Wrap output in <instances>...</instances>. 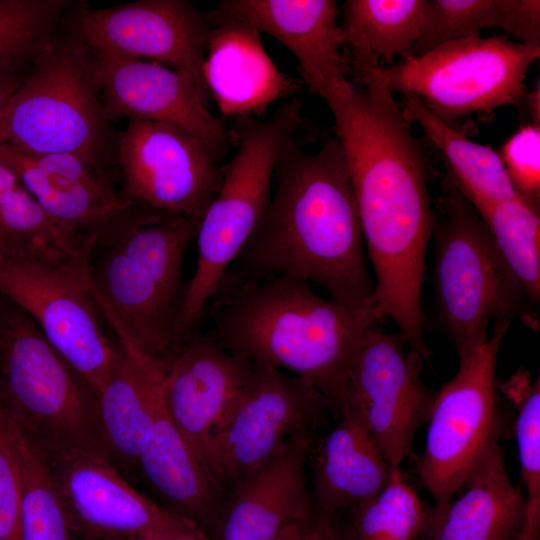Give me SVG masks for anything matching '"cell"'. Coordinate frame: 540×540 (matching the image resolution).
Instances as JSON below:
<instances>
[{"label": "cell", "instance_id": "1", "mask_svg": "<svg viewBox=\"0 0 540 540\" xmlns=\"http://www.w3.org/2000/svg\"><path fill=\"white\" fill-rule=\"evenodd\" d=\"M382 67L359 71L362 85L327 103L349 169L365 250L376 280L373 316L394 321L423 359L422 286L432 235L429 169L410 123L385 86Z\"/></svg>", "mask_w": 540, "mask_h": 540}, {"label": "cell", "instance_id": "2", "mask_svg": "<svg viewBox=\"0 0 540 540\" xmlns=\"http://www.w3.org/2000/svg\"><path fill=\"white\" fill-rule=\"evenodd\" d=\"M306 140L299 134L283 149L270 203L224 276L302 279L377 323L374 281L342 146L331 138L309 153Z\"/></svg>", "mask_w": 540, "mask_h": 540}, {"label": "cell", "instance_id": "3", "mask_svg": "<svg viewBox=\"0 0 540 540\" xmlns=\"http://www.w3.org/2000/svg\"><path fill=\"white\" fill-rule=\"evenodd\" d=\"M230 353L316 387L339 413L347 374L373 321L287 276H223L203 319Z\"/></svg>", "mask_w": 540, "mask_h": 540}, {"label": "cell", "instance_id": "4", "mask_svg": "<svg viewBox=\"0 0 540 540\" xmlns=\"http://www.w3.org/2000/svg\"><path fill=\"white\" fill-rule=\"evenodd\" d=\"M201 219L170 216L96 241L93 295L112 335L164 369L182 347L183 263Z\"/></svg>", "mask_w": 540, "mask_h": 540}, {"label": "cell", "instance_id": "5", "mask_svg": "<svg viewBox=\"0 0 540 540\" xmlns=\"http://www.w3.org/2000/svg\"><path fill=\"white\" fill-rule=\"evenodd\" d=\"M117 134L104 111L97 59L68 13L1 112L0 144L72 154L108 174L116 165Z\"/></svg>", "mask_w": 540, "mask_h": 540}, {"label": "cell", "instance_id": "6", "mask_svg": "<svg viewBox=\"0 0 540 540\" xmlns=\"http://www.w3.org/2000/svg\"><path fill=\"white\" fill-rule=\"evenodd\" d=\"M302 102L284 103L270 118L240 116L229 133L236 148L196 233L197 260L178 327L180 344L198 330L223 276L262 219L278 159L304 126Z\"/></svg>", "mask_w": 540, "mask_h": 540}, {"label": "cell", "instance_id": "7", "mask_svg": "<svg viewBox=\"0 0 540 540\" xmlns=\"http://www.w3.org/2000/svg\"><path fill=\"white\" fill-rule=\"evenodd\" d=\"M0 405L44 459L80 450L109 460L101 435L98 394L35 321L4 296Z\"/></svg>", "mask_w": 540, "mask_h": 540}, {"label": "cell", "instance_id": "8", "mask_svg": "<svg viewBox=\"0 0 540 540\" xmlns=\"http://www.w3.org/2000/svg\"><path fill=\"white\" fill-rule=\"evenodd\" d=\"M435 314L459 361L488 335L492 321L518 317L536 329L538 315L517 286L472 204L447 181L433 208Z\"/></svg>", "mask_w": 540, "mask_h": 540}, {"label": "cell", "instance_id": "9", "mask_svg": "<svg viewBox=\"0 0 540 540\" xmlns=\"http://www.w3.org/2000/svg\"><path fill=\"white\" fill-rule=\"evenodd\" d=\"M96 236L76 245L0 252V293L24 310L50 344L99 395L115 339L93 295Z\"/></svg>", "mask_w": 540, "mask_h": 540}, {"label": "cell", "instance_id": "10", "mask_svg": "<svg viewBox=\"0 0 540 540\" xmlns=\"http://www.w3.org/2000/svg\"><path fill=\"white\" fill-rule=\"evenodd\" d=\"M512 319L495 322L493 333L436 391L425 446L416 473L440 513L453 500L491 447L506 421L496 388L497 359Z\"/></svg>", "mask_w": 540, "mask_h": 540}, {"label": "cell", "instance_id": "11", "mask_svg": "<svg viewBox=\"0 0 540 540\" xmlns=\"http://www.w3.org/2000/svg\"><path fill=\"white\" fill-rule=\"evenodd\" d=\"M540 47L502 37H474L441 45L423 55H406L381 69L394 95L417 97L451 125L471 113L521 106L525 78Z\"/></svg>", "mask_w": 540, "mask_h": 540}, {"label": "cell", "instance_id": "12", "mask_svg": "<svg viewBox=\"0 0 540 540\" xmlns=\"http://www.w3.org/2000/svg\"><path fill=\"white\" fill-rule=\"evenodd\" d=\"M422 361L398 333L372 324L347 374L341 407L360 418L392 467L415 457L416 433L430 416L436 391L421 378Z\"/></svg>", "mask_w": 540, "mask_h": 540}, {"label": "cell", "instance_id": "13", "mask_svg": "<svg viewBox=\"0 0 540 540\" xmlns=\"http://www.w3.org/2000/svg\"><path fill=\"white\" fill-rule=\"evenodd\" d=\"M328 408L306 380L253 363L216 438L215 473L227 493L290 438L313 435Z\"/></svg>", "mask_w": 540, "mask_h": 540}, {"label": "cell", "instance_id": "14", "mask_svg": "<svg viewBox=\"0 0 540 540\" xmlns=\"http://www.w3.org/2000/svg\"><path fill=\"white\" fill-rule=\"evenodd\" d=\"M218 162L203 142L164 124L129 119L117 134L121 193L163 213L201 219L221 183Z\"/></svg>", "mask_w": 540, "mask_h": 540}, {"label": "cell", "instance_id": "15", "mask_svg": "<svg viewBox=\"0 0 540 540\" xmlns=\"http://www.w3.org/2000/svg\"><path fill=\"white\" fill-rule=\"evenodd\" d=\"M71 20L92 52L184 71L208 92L203 64L210 25L189 1L139 0L97 9L80 4Z\"/></svg>", "mask_w": 540, "mask_h": 540}, {"label": "cell", "instance_id": "16", "mask_svg": "<svg viewBox=\"0 0 540 540\" xmlns=\"http://www.w3.org/2000/svg\"><path fill=\"white\" fill-rule=\"evenodd\" d=\"M0 162L50 217L75 234L96 236V241L172 216L128 199L109 174L72 154H31L3 143Z\"/></svg>", "mask_w": 540, "mask_h": 540}, {"label": "cell", "instance_id": "17", "mask_svg": "<svg viewBox=\"0 0 540 540\" xmlns=\"http://www.w3.org/2000/svg\"><path fill=\"white\" fill-rule=\"evenodd\" d=\"M44 460L76 537L130 540L152 532L202 531L135 490L104 457L72 450Z\"/></svg>", "mask_w": 540, "mask_h": 540}, {"label": "cell", "instance_id": "18", "mask_svg": "<svg viewBox=\"0 0 540 540\" xmlns=\"http://www.w3.org/2000/svg\"><path fill=\"white\" fill-rule=\"evenodd\" d=\"M98 62L104 111L172 127L203 142L220 160L232 145L208 107L209 93L188 73L163 64L92 52Z\"/></svg>", "mask_w": 540, "mask_h": 540}, {"label": "cell", "instance_id": "19", "mask_svg": "<svg viewBox=\"0 0 540 540\" xmlns=\"http://www.w3.org/2000/svg\"><path fill=\"white\" fill-rule=\"evenodd\" d=\"M252 369V362L196 331L163 372L164 407L217 480L216 438Z\"/></svg>", "mask_w": 540, "mask_h": 540}, {"label": "cell", "instance_id": "20", "mask_svg": "<svg viewBox=\"0 0 540 540\" xmlns=\"http://www.w3.org/2000/svg\"><path fill=\"white\" fill-rule=\"evenodd\" d=\"M338 15L333 0H224L206 17L209 24L239 21L272 36L294 55L311 91L328 103L353 87Z\"/></svg>", "mask_w": 540, "mask_h": 540}, {"label": "cell", "instance_id": "21", "mask_svg": "<svg viewBox=\"0 0 540 540\" xmlns=\"http://www.w3.org/2000/svg\"><path fill=\"white\" fill-rule=\"evenodd\" d=\"M313 435L290 438L228 494L210 540H277L313 515L306 465Z\"/></svg>", "mask_w": 540, "mask_h": 540}, {"label": "cell", "instance_id": "22", "mask_svg": "<svg viewBox=\"0 0 540 540\" xmlns=\"http://www.w3.org/2000/svg\"><path fill=\"white\" fill-rule=\"evenodd\" d=\"M209 25L203 78L222 114L254 116L299 90L273 63L257 29L239 21Z\"/></svg>", "mask_w": 540, "mask_h": 540}, {"label": "cell", "instance_id": "23", "mask_svg": "<svg viewBox=\"0 0 540 540\" xmlns=\"http://www.w3.org/2000/svg\"><path fill=\"white\" fill-rule=\"evenodd\" d=\"M159 505L193 522L209 538L228 497L169 417L161 399L137 467Z\"/></svg>", "mask_w": 540, "mask_h": 540}, {"label": "cell", "instance_id": "24", "mask_svg": "<svg viewBox=\"0 0 540 540\" xmlns=\"http://www.w3.org/2000/svg\"><path fill=\"white\" fill-rule=\"evenodd\" d=\"M440 513L426 505L419 540H515L525 516L522 486L508 474L499 443L493 445Z\"/></svg>", "mask_w": 540, "mask_h": 540}, {"label": "cell", "instance_id": "25", "mask_svg": "<svg viewBox=\"0 0 540 540\" xmlns=\"http://www.w3.org/2000/svg\"><path fill=\"white\" fill-rule=\"evenodd\" d=\"M164 369L115 339L110 368L98 395L101 435L109 460L134 468L152 436Z\"/></svg>", "mask_w": 540, "mask_h": 540}, {"label": "cell", "instance_id": "26", "mask_svg": "<svg viewBox=\"0 0 540 540\" xmlns=\"http://www.w3.org/2000/svg\"><path fill=\"white\" fill-rule=\"evenodd\" d=\"M336 426L311 452L313 513L335 516L368 500L388 484L394 468L384 458L360 418L347 406Z\"/></svg>", "mask_w": 540, "mask_h": 540}, {"label": "cell", "instance_id": "27", "mask_svg": "<svg viewBox=\"0 0 540 540\" xmlns=\"http://www.w3.org/2000/svg\"><path fill=\"white\" fill-rule=\"evenodd\" d=\"M401 109L406 120L416 122L440 151L448 166V181L478 213L516 195L499 153L492 147L472 141L415 96H404Z\"/></svg>", "mask_w": 540, "mask_h": 540}, {"label": "cell", "instance_id": "28", "mask_svg": "<svg viewBox=\"0 0 540 540\" xmlns=\"http://www.w3.org/2000/svg\"><path fill=\"white\" fill-rule=\"evenodd\" d=\"M426 0H347L342 5L344 49L356 71L382 67L412 53Z\"/></svg>", "mask_w": 540, "mask_h": 540}, {"label": "cell", "instance_id": "29", "mask_svg": "<svg viewBox=\"0 0 540 540\" xmlns=\"http://www.w3.org/2000/svg\"><path fill=\"white\" fill-rule=\"evenodd\" d=\"M509 274L530 305L540 302L539 202L515 195L479 212Z\"/></svg>", "mask_w": 540, "mask_h": 540}, {"label": "cell", "instance_id": "30", "mask_svg": "<svg viewBox=\"0 0 540 540\" xmlns=\"http://www.w3.org/2000/svg\"><path fill=\"white\" fill-rule=\"evenodd\" d=\"M0 416L21 476L19 540H76L46 461L4 411H0Z\"/></svg>", "mask_w": 540, "mask_h": 540}, {"label": "cell", "instance_id": "31", "mask_svg": "<svg viewBox=\"0 0 540 540\" xmlns=\"http://www.w3.org/2000/svg\"><path fill=\"white\" fill-rule=\"evenodd\" d=\"M500 392L514 407L516 438L525 516L515 540H540V382L519 368L508 380L496 381Z\"/></svg>", "mask_w": 540, "mask_h": 540}, {"label": "cell", "instance_id": "32", "mask_svg": "<svg viewBox=\"0 0 540 540\" xmlns=\"http://www.w3.org/2000/svg\"><path fill=\"white\" fill-rule=\"evenodd\" d=\"M426 505L394 468L388 484L374 497L351 507L353 540H419Z\"/></svg>", "mask_w": 540, "mask_h": 540}, {"label": "cell", "instance_id": "33", "mask_svg": "<svg viewBox=\"0 0 540 540\" xmlns=\"http://www.w3.org/2000/svg\"><path fill=\"white\" fill-rule=\"evenodd\" d=\"M73 5L69 0H0V64L30 63Z\"/></svg>", "mask_w": 540, "mask_h": 540}, {"label": "cell", "instance_id": "34", "mask_svg": "<svg viewBox=\"0 0 540 540\" xmlns=\"http://www.w3.org/2000/svg\"><path fill=\"white\" fill-rule=\"evenodd\" d=\"M507 1L426 0L411 55H423L446 43L479 37L485 29H500Z\"/></svg>", "mask_w": 540, "mask_h": 540}, {"label": "cell", "instance_id": "35", "mask_svg": "<svg viewBox=\"0 0 540 540\" xmlns=\"http://www.w3.org/2000/svg\"><path fill=\"white\" fill-rule=\"evenodd\" d=\"M517 195L540 199V125H521L498 151Z\"/></svg>", "mask_w": 540, "mask_h": 540}, {"label": "cell", "instance_id": "36", "mask_svg": "<svg viewBox=\"0 0 540 540\" xmlns=\"http://www.w3.org/2000/svg\"><path fill=\"white\" fill-rule=\"evenodd\" d=\"M21 499L19 465L0 417V540H19Z\"/></svg>", "mask_w": 540, "mask_h": 540}, {"label": "cell", "instance_id": "37", "mask_svg": "<svg viewBox=\"0 0 540 540\" xmlns=\"http://www.w3.org/2000/svg\"><path fill=\"white\" fill-rule=\"evenodd\" d=\"M500 29L517 42L540 47V1L508 0Z\"/></svg>", "mask_w": 540, "mask_h": 540}, {"label": "cell", "instance_id": "38", "mask_svg": "<svg viewBox=\"0 0 540 540\" xmlns=\"http://www.w3.org/2000/svg\"><path fill=\"white\" fill-rule=\"evenodd\" d=\"M31 62L0 64V114L24 82Z\"/></svg>", "mask_w": 540, "mask_h": 540}, {"label": "cell", "instance_id": "39", "mask_svg": "<svg viewBox=\"0 0 540 540\" xmlns=\"http://www.w3.org/2000/svg\"><path fill=\"white\" fill-rule=\"evenodd\" d=\"M341 528L334 522V516L313 513L302 526L300 540H340Z\"/></svg>", "mask_w": 540, "mask_h": 540}, {"label": "cell", "instance_id": "40", "mask_svg": "<svg viewBox=\"0 0 540 540\" xmlns=\"http://www.w3.org/2000/svg\"><path fill=\"white\" fill-rule=\"evenodd\" d=\"M130 540H210V538L203 531L152 532Z\"/></svg>", "mask_w": 540, "mask_h": 540}, {"label": "cell", "instance_id": "41", "mask_svg": "<svg viewBox=\"0 0 540 540\" xmlns=\"http://www.w3.org/2000/svg\"><path fill=\"white\" fill-rule=\"evenodd\" d=\"M524 107L528 113L529 121L528 123H533L540 125V85L537 86L530 92H526L521 106Z\"/></svg>", "mask_w": 540, "mask_h": 540}, {"label": "cell", "instance_id": "42", "mask_svg": "<svg viewBox=\"0 0 540 540\" xmlns=\"http://www.w3.org/2000/svg\"><path fill=\"white\" fill-rule=\"evenodd\" d=\"M304 523H294V524L289 525L280 534L277 540H300L302 526Z\"/></svg>", "mask_w": 540, "mask_h": 540}, {"label": "cell", "instance_id": "43", "mask_svg": "<svg viewBox=\"0 0 540 540\" xmlns=\"http://www.w3.org/2000/svg\"><path fill=\"white\" fill-rule=\"evenodd\" d=\"M340 540H353L349 528H347L346 530L341 529Z\"/></svg>", "mask_w": 540, "mask_h": 540}, {"label": "cell", "instance_id": "44", "mask_svg": "<svg viewBox=\"0 0 540 540\" xmlns=\"http://www.w3.org/2000/svg\"><path fill=\"white\" fill-rule=\"evenodd\" d=\"M2 298H3V296H2V294L0 293V306H1Z\"/></svg>", "mask_w": 540, "mask_h": 540}]
</instances>
